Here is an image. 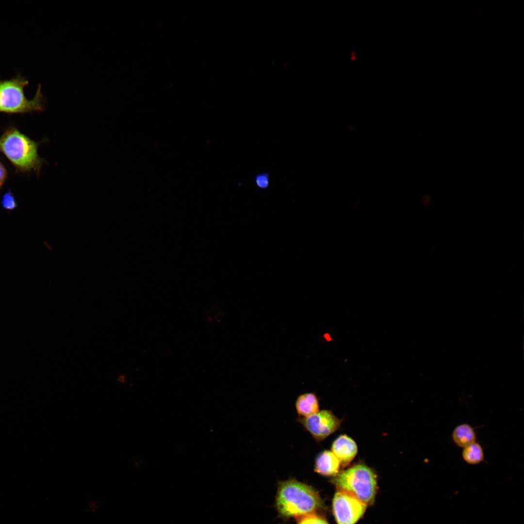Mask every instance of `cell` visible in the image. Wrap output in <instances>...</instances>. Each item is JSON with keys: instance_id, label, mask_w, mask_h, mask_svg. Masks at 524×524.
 <instances>
[{"instance_id": "obj_10", "label": "cell", "mask_w": 524, "mask_h": 524, "mask_svg": "<svg viewBox=\"0 0 524 524\" xmlns=\"http://www.w3.org/2000/svg\"><path fill=\"white\" fill-rule=\"evenodd\" d=\"M452 438L458 447L464 448L476 442V434L473 427L468 424H460L454 429Z\"/></svg>"}, {"instance_id": "obj_7", "label": "cell", "mask_w": 524, "mask_h": 524, "mask_svg": "<svg viewBox=\"0 0 524 524\" xmlns=\"http://www.w3.org/2000/svg\"><path fill=\"white\" fill-rule=\"evenodd\" d=\"M332 452L344 467L349 464L355 457L357 446L355 442L346 435H341L336 439L331 446Z\"/></svg>"}, {"instance_id": "obj_6", "label": "cell", "mask_w": 524, "mask_h": 524, "mask_svg": "<svg viewBox=\"0 0 524 524\" xmlns=\"http://www.w3.org/2000/svg\"><path fill=\"white\" fill-rule=\"evenodd\" d=\"M297 421L317 442L333 433L341 424V421L328 410L318 411L307 417H300Z\"/></svg>"}, {"instance_id": "obj_4", "label": "cell", "mask_w": 524, "mask_h": 524, "mask_svg": "<svg viewBox=\"0 0 524 524\" xmlns=\"http://www.w3.org/2000/svg\"><path fill=\"white\" fill-rule=\"evenodd\" d=\"M331 481L338 490L354 496L367 505L374 500L377 476L372 469L364 464H359L338 473Z\"/></svg>"}, {"instance_id": "obj_2", "label": "cell", "mask_w": 524, "mask_h": 524, "mask_svg": "<svg viewBox=\"0 0 524 524\" xmlns=\"http://www.w3.org/2000/svg\"><path fill=\"white\" fill-rule=\"evenodd\" d=\"M39 145L14 126L6 128L0 136V152L20 173L33 171L39 176L44 160L38 154Z\"/></svg>"}, {"instance_id": "obj_15", "label": "cell", "mask_w": 524, "mask_h": 524, "mask_svg": "<svg viewBox=\"0 0 524 524\" xmlns=\"http://www.w3.org/2000/svg\"><path fill=\"white\" fill-rule=\"evenodd\" d=\"M7 176V170L4 164L0 162V190L6 180Z\"/></svg>"}, {"instance_id": "obj_5", "label": "cell", "mask_w": 524, "mask_h": 524, "mask_svg": "<svg viewBox=\"0 0 524 524\" xmlns=\"http://www.w3.org/2000/svg\"><path fill=\"white\" fill-rule=\"evenodd\" d=\"M367 505L354 496L338 490L332 500L337 524H355L364 513Z\"/></svg>"}, {"instance_id": "obj_8", "label": "cell", "mask_w": 524, "mask_h": 524, "mask_svg": "<svg viewBox=\"0 0 524 524\" xmlns=\"http://www.w3.org/2000/svg\"><path fill=\"white\" fill-rule=\"evenodd\" d=\"M340 463L332 451L325 450L316 458L314 471L325 476H335L339 472Z\"/></svg>"}, {"instance_id": "obj_13", "label": "cell", "mask_w": 524, "mask_h": 524, "mask_svg": "<svg viewBox=\"0 0 524 524\" xmlns=\"http://www.w3.org/2000/svg\"><path fill=\"white\" fill-rule=\"evenodd\" d=\"M2 207L7 210H13L15 209L17 204L16 198L10 190L8 189L2 196L1 200Z\"/></svg>"}, {"instance_id": "obj_9", "label": "cell", "mask_w": 524, "mask_h": 524, "mask_svg": "<svg viewBox=\"0 0 524 524\" xmlns=\"http://www.w3.org/2000/svg\"><path fill=\"white\" fill-rule=\"evenodd\" d=\"M298 414L303 417L311 416L319 411V402L314 393H305L300 395L295 402Z\"/></svg>"}, {"instance_id": "obj_3", "label": "cell", "mask_w": 524, "mask_h": 524, "mask_svg": "<svg viewBox=\"0 0 524 524\" xmlns=\"http://www.w3.org/2000/svg\"><path fill=\"white\" fill-rule=\"evenodd\" d=\"M28 81L18 74L8 80H0V113L24 114L42 112L45 108V99L39 84L34 97L28 99L24 88Z\"/></svg>"}, {"instance_id": "obj_11", "label": "cell", "mask_w": 524, "mask_h": 524, "mask_svg": "<svg viewBox=\"0 0 524 524\" xmlns=\"http://www.w3.org/2000/svg\"><path fill=\"white\" fill-rule=\"evenodd\" d=\"M463 459L471 465H476L484 460V453L481 445L476 442L463 448L462 452Z\"/></svg>"}, {"instance_id": "obj_14", "label": "cell", "mask_w": 524, "mask_h": 524, "mask_svg": "<svg viewBox=\"0 0 524 524\" xmlns=\"http://www.w3.org/2000/svg\"><path fill=\"white\" fill-rule=\"evenodd\" d=\"M255 182L256 186L260 189L267 188L270 183L269 174L267 173H262L257 175L255 178Z\"/></svg>"}, {"instance_id": "obj_1", "label": "cell", "mask_w": 524, "mask_h": 524, "mask_svg": "<svg viewBox=\"0 0 524 524\" xmlns=\"http://www.w3.org/2000/svg\"><path fill=\"white\" fill-rule=\"evenodd\" d=\"M318 492L311 486L295 478L280 481L278 485L275 506L285 519L317 513L323 507Z\"/></svg>"}, {"instance_id": "obj_12", "label": "cell", "mask_w": 524, "mask_h": 524, "mask_svg": "<svg viewBox=\"0 0 524 524\" xmlns=\"http://www.w3.org/2000/svg\"><path fill=\"white\" fill-rule=\"evenodd\" d=\"M297 519V524H329L325 518L317 513L306 515Z\"/></svg>"}]
</instances>
